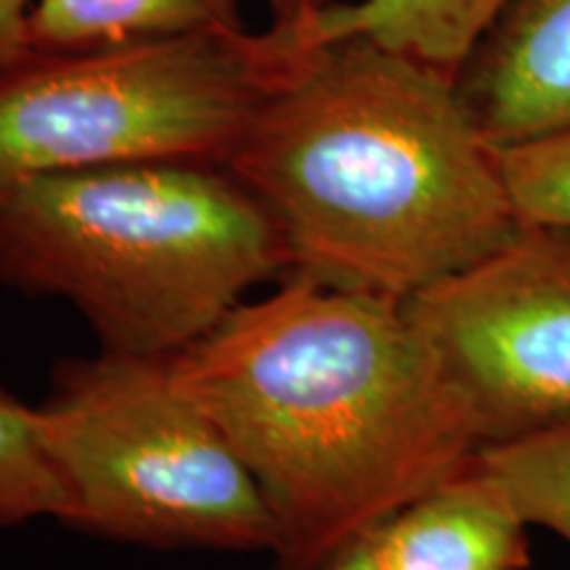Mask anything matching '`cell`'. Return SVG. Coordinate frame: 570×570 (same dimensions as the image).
I'll return each mask as SVG.
<instances>
[{"label":"cell","instance_id":"cell-4","mask_svg":"<svg viewBox=\"0 0 570 570\" xmlns=\"http://www.w3.org/2000/svg\"><path fill=\"white\" fill-rule=\"evenodd\" d=\"M35 410L71 529L156 550H273L254 475L169 360L104 348L61 362Z\"/></svg>","mask_w":570,"mask_h":570},{"label":"cell","instance_id":"cell-11","mask_svg":"<svg viewBox=\"0 0 570 570\" xmlns=\"http://www.w3.org/2000/svg\"><path fill=\"white\" fill-rule=\"evenodd\" d=\"M475 462L502 483L529 525L570 544V423L483 446Z\"/></svg>","mask_w":570,"mask_h":570},{"label":"cell","instance_id":"cell-7","mask_svg":"<svg viewBox=\"0 0 570 570\" xmlns=\"http://www.w3.org/2000/svg\"><path fill=\"white\" fill-rule=\"evenodd\" d=\"M491 146L570 127V0H510L454 75Z\"/></svg>","mask_w":570,"mask_h":570},{"label":"cell","instance_id":"cell-16","mask_svg":"<svg viewBox=\"0 0 570 570\" xmlns=\"http://www.w3.org/2000/svg\"><path fill=\"white\" fill-rule=\"evenodd\" d=\"M327 570H377L375 560H373V552H370L367 537L354 541V544L348 547V550L341 554V558L333 562V566Z\"/></svg>","mask_w":570,"mask_h":570},{"label":"cell","instance_id":"cell-15","mask_svg":"<svg viewBox=\"0 0 570 570\" xmlns=\"http://www.w3.org/2000/svg\"><path fill=\"white\" fill-rule=\"evenodd\" d=\"M269 13H273V24L277 30H294L306 21H312L317 13H323L327 6L336 0H265Z\"/></svg>","mask_w":570,"mask_h":570},{"label":"cell","instance_id":"cell-3","mask_svg":"<svg viewBox=\"0 0 570 570\" xmlns=\"http://www.w3.org/2000/svg\"><path fill=\"white\" fill-rule=\"evenodd\" d=\"M285 273L275 223L223 164H114L0 188V285L67 298L109 352L169 360Z\"/></svg>","mask_w":570,"mask_h":570},{"label":"cell","instance_id":"cell-12","mask_svg":"<svg viewBox=\"0 0 570 570\" xmlns=\"http://www.w3.org/2000/svg\"><path fill=\"white\" fill-rule=\"evenodd\" d=\"M69 502L48 449L38 410L0 386V529L67 518Z\"/></svg>","mask_w":570,"mask_h":570},{"label":"cell","instance_id":"cell-6","mask_svg":"<svg viewBox=\"0 0 570 570\" xmlns=\"http://www.w3.org/2000/svg\"><path fill=\"white\" fill-rule=\"evenodd\" d=\"M479 423L483 446L570 423V230L520 225L404 302Z\"/></svg>","mask_w":570,"mask_h":570},{"label":"cell","instance_id":"cell-2","mask_svg":"<svg viewBox=\"0 0 570 570\" xmlns=\"http://www.w3.org/2000/svg\"><path fill=\"white\" fill-rule=\"evenodd\" d=\"M277 40L288 59L225 167L265 206L288 273L404 304L515 235L454 75L370 38Z\"/></svg>","mask_w":570,"mask_h":570},{"label":"cell","instance_id":"cell-13","mask_svg":"<svg viewBox=\"0 0 570 570\" xmlns=\"http://www.w3.org/2000/svg\"><path fill=\"white\" fill-rule=\"evenodd\" d=\"M494 154L520 223L570 230V127Z\"/></svg>","mask_w":570,"mask_h":570},{"label":"cell","instance_id":"cell-10","mask_svg":"<svg viewBox=\"0 0 570 570\" xmlns=\"http://www.w3.org/2000/svg\"><path fill=\"white\" fill-rule=\"evenodd\" d=\"M235 30H246L238 0H35L30 19L38 53Z\"/></svg>","mask_w":570,"mask_h":570},{"label":"cell","instance_id":"cell-1","mask_svg":"<svg viewBox=\"0 0 570 570\" xmlns=\"http://www.w3.org/2000/svg\"><path fill=\"white\" fill-rule=\"evenodd\" d=\"M285 275L169 370L265 497L273 570H327L483 439L404 304Z\"/></svg>","mask_w":570,"mask_h":570},{"label":"cell","instance_id":"cell-9","mask_svg":"<svg viewBox=\"0 0 570 570\" xmlns=\"http://www.w3.org/2000/svg\"><path fill=\"white\" fill-rule=\"evenodd\" d=\"M510 0H336L294 30H273L288 42L370 38L394 51L458 75L473 46Z\"/></svg>","mask_w":570,"mask_h":570},{"label":"cell","instance_id":"cell-8","mask_svg":"<svg viewBox=\"0 0 570 570\" xmlns=\"http://www.w3.org/2000/svg\"><path fill=\"white\" fill-rule=\"evenodd\" d=\"M377 570H525L529 520L470 462L367 533Z\"/></svg>","mask_w":570,"mask_h":570},{"label":"cell","instance_id":"cell-5","mask_svg":"<svg viewBox=\"0 0 570 570\" xmlns=\"http://www.w3.org/2000/svg\"><path fill=\"white\" fill-rule=\"evenodd\" d=\"M285 59L273 30L32 51L0 75V188L114 164L225 167Z\"/></svg>","mask_w":570,"mask_h":570},{"label":"cell","instance_id":"cell-14","mask_svg":"<svg viewBox=\"0 0 570 570\" xmlns=\"http://www.w3.org/2000/svg\"><path fill=\"white\" fill-rule=\"evenodd\" d=\"M32 11L35 0H0V75L32 53Z\"/></svg>","mask_w":570,"mask_h":570}]
</instances>
